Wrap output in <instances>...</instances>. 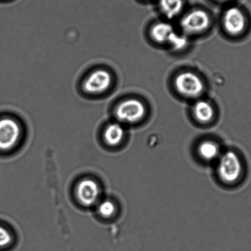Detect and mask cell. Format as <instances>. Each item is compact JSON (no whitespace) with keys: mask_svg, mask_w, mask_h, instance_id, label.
<instances>
[{"mask_svg":"<svg viewBox=\"0 0 251 251\" xmlns=\"http://www.w3.org/2000/svg\"><path fill=\"white\" fill-rule=\"evenodd\" d=\"M216 172L218 179L226 185H233L241 178L243 163L240 155L233 151L221 153L217 160Z\"/></svg>","mask_w":251,"mask_h":251,"instance_id":"cell-1","label":"cell"},{"mask_svg":"<svg viewBox=\"0 0 251 251\" xmlns=\"http://www.w3.org/2000/svg\"><path fill=\"white\" fill-rule=\"evenodd\" d=\"M20 135V126L14 119H0V151H7L13 149L18 143Z\"/></svg>","mask_w":251,"mask_h":251,"instance_id":"cell-2","label":"cell"},{"mask_svg":"<svg viewBox=\"0 0 251 251\" xmlns=\"http://www.w3.org/2000/svg\"><path fill=\"white\" fill-rule=\"evenodd\" d=\"M145 113V106L136 99L124 101L119 104L116 111L119 120L126 123H136L143 118Z\"/></svg>","mask_w":251,"mask_h":251,"instance_id":"cell-3","label":"cell"},{"mask_svg":"<svg viewBox=\"0 0 251 251\" xmlns=\"http://www.w3.org/2000/svg\"><path fill=\"white\" fill-rule=\"evenodd\" d=\"M175 86L180 93L187 97H197L203 90V84L196 75L191 72L182 73L175 80Z\"/></svg>","mask_w":251,"mask_h":251,"instance_id":"cell-4","label":"cell"},{"mask_svg":"<svg viewBox=\"0 0 251 251\" xmlns=\"http://www.w3.org/2000/svg\"><path fill=\"white\" fill-rule=\"evenodd\" d=\"M111 76L105 70L95 71L85 80L84 88L89 94H100L110 86Z\"/></svg>","mask_w":251,"mask_h":251,"instance_id":"cell-5","label":"cell"},{"mask_svg":"<svg viewBox=\"0 0 251 251\" xmlns=\"http://www.w3.org/2000/svg\"><path fill=\"white\" fill-rule=\"evenodd\" d=\"M100 191L98 184L94 180L85 179L77 185L76 194L80 203L83 205H93L98 201Z\"/></svg>","mask_w":251,"mask_h":251,"instance_id":"cell-6","label":"cell"},{"mask_svg":"<svg viewBox=\"0 0 251 251\" xmlns=\"http://www.w3.org/2000/svg\"><path fill=\"white\" fill-rule=\"evenodd\" d=\"M209 24V18L205 12L201 10L192 11L181 22V26L189 33H199L205 30Z\"/></svg>","mask_w":251,"mask_h":251,"instance_id":"cell-7","label":"cell"},{"mask_svg":"<svg viewBox=\"0 0 251 251\" xmlns=\"http://www.w3.org/2000/svg\"><path fill=\"white\" fill-rule=\"evenodd\" d=\"M224 26L231 35H239L245 30L246 19L243 12L238 8H231L226 11L224 18Z\"/></svg>","mask_w":251,"mask_h":251,"instance_id":"cell-8","label":"cell"},{"mask_svg":"<svg viewBox=\"0 0 251 251\" xmlns=\"http://www.w3.org/2000/svg\"><path fill=\"white\" fill-rule=\"evenodd\" d=\"M196 151L199 158L205 162L217 160L221 154L220 146L211 140L202 141L197 146Z\"/></svg>","mask_w":251,"mask_h":251,"instance_id":"cell-9","label":"cell"},{"mask_svg":"<svg viewBox=\"0 0 251 251\" xmlns=\"http://www.w3.org/2000/svg\"><path fill=\"white\" fill-rule=\"evenodd\" d=\"M125 131L123 126L118 123L111 124L107 126L104 133L106 143L110 146H117L123 142Z\"/></svg>","mask_w":251,"mask_h":251,"instance_id":"cell-10","label":"cell"},{"mask_svg":"<svg viewBox=\"0 0 251 251\" xmlns=\"http://www.w3.org/2000/svg\"><path fill=\"white\" fill-rule=\"evenodd\" d=\"M174 32V29L171 25L162 23L153 26L151 30V35L153 40L158 43H169Z\"/></svg>","mask_w":251,"mask_h":251,"instance_id":"cell-11","label":"cell"},{"mask_svg":"<svg viewBox=\"0 0 251 251\" xmlns=\"http://www.w3.org/2000/svg\"><path fill=\"white\" fill-rule=\"evenodd\" d=\"M194 114L199 122L207 123L213 118V109L208 102L199 101L194 106Z\"/></svg>","mask_w":251,"mask_h":251,"instance_id":"cell-12","label":"cell"},{"mask_svg":"<svg viewBox=\"0 0 251 251\" xmlns=\"http://www.w3.org/2000/svg\"><path fill=\"white\" fill-rule=\"evenodd\" d=\"M160 5L163 13L169 18L178 15L183 6L182 0H160Z\"/></svg>","mask_w":251,"mask_h":251,"instance_id":"cell-13","label":"cell"},{"mask_svg":"<svg viewBox=\"0 0 251 251\" xmlns=\"http://www.w3.org/2000/svg\"><path fill=\"white\" fill-rule=\"evenodd\" d=\"M116 207L113 201H104L101 202L99 206L98 211L101 216L105 218H111L115 213Z\"/></svg>","mask_w":251,"mask_h":251,"instance_id":"cell-14","label":"cell"},{"mask_svg":"<svg viewBox=\"0 0 251 251\" xmlns=\"http://www.w3.org/2000/svg\"><path fill=\"white\" fill-rule=\"evenodd\" d=\"M169 43L175 49L181 50L186 46L187 40L184 36L179 35L175 31L170 38Z\"/></svg>","mask_w":251,"mask_h":251,"instance_id":"cell-15","label":"cell"},{"mask_svg":"<svg viewBox=\"0 0 251 251\" xmlns=\"http://www.w3.org/2000/svg\"><path fill=\"white\" fill-rule=\"evenodd\" d=\"M11 241L12 236L9 231L3 226H0V248L9 245Z\"/></svg>","mask_w":251,"mask_h":251,"instance_id":"cell-16","label":"cell"},{"mask_svg":"<svg viewBox=\"0 0 251 251\" xmlns=\"http://www.w3.org/2000/svg\"><path fill=\"white\" fill-rule=\"evenodd\" d=\"M218 1H226V0H218Z\"/></svg>","mask_w":251,"mask_h":251,"instance_id":"cell-17","label":"cell"}]
</instances>
